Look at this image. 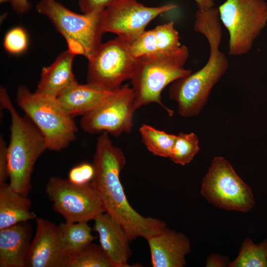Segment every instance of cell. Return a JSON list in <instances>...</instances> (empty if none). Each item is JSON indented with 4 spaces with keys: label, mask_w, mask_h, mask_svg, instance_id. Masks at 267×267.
Segmentation results:
<instances>
[{
    "label": "cell",
    "mask_w": 267,
    "mask_h": 267,
    "mask_svg": "<svg viewBox=\"0 0 267 267\" xmlns=\"http://www.w3.org/2000/svg\"><path fill=\"white\" fill-rule=\"evenodd\" d=\"M114 0H79L78 4L83 13L104 10Z\"/></svg>",
    "instance_id": "83f0119b"
},
{
    "label": "cell",
    "mask_w": 267,
    "mask_h": 267,
    "mask_svg": "<svg viewBox=\"0 0 267 267\" xmlns=\"http://www.w3.org/2000/svg\"><path fill=\"white\" fill-rule=\"evenodd\" d=\"M201 193L209 202L227 210L245 212L255 205L251 187L221 156L213 159L203 179Z\"/></svg>",
    "instance_id": "ba28073f"
},
{
    "label": "cell",
    "mask_w": 267,
    "mask_h": 267,
    "mask_svg": "<svg viewBox=\"0 0 267 267\" xmlns=\"http://www.w3.org/2000/svg\"><path fill=\"white\" fill-rule=\"evenodd\" d=\"M153 267H183L190 251L189 239L183 233L166 227L146 239Z\"/></svg>",
    "instance_id": "5bb4252c"
},
{
    "label": "cell",
    "mask_w": 267,
    "mask_h": 267,
    "mask_svg": "<svg viewBox=\"0 0 267 267\" xmlns=\"http://www.w3.org/2000/svg\"><path fill=\"white\" fill-rule=\"evenodd\" d=\"M54 211L67 222H88L105 212L102 202L90 181L76 184L69 179L52 177L45 188Z\"/></svg>",
    "instance_id": "9c48e42d"
},
{
    "label": "cell",
    "mask_w": 267,
    "mask_h": 267,
    "mask_svg": "<svg viewBox=\"0 0 267 267\" xmlns=\"http://www.w3.org/2000/svg\"><path fill=\"white\" fill-rule=\"evenodd\" d=\"M116 89L107 90L88 83H77L57 98L70 115L83 116L107 100Z\"/></svg>",
    "instance_id": "d6986e66"
},
{
    "label": "cell",
    "mask_w": 267,
    "mask_h": 267,
    "mask_svg": "<svg viewBox=\"0 0 267 267\" xmlns=\"http://www.w3.org/2000/svg\"><path fill=\"white\" fill-rule=\"evenodd\" d=\"M123 151L103 132L98 137L93 159L94 175L91 182L105 210L123 228L130 240L147 239L166 227L165 222L144 217L130 204L120 179L126 165Z\"/></svg>",
    "instance_id": "6da1fadb"
},
{
    "label": "cell",
    "mask_w": 267,
    "mask_h": 267,
    "mask_svg": "<svg viewBox=\"0 0 267 267\" xmlns=\"http://www.w3.org/2000/svg\"><path fill=\"white\" fill-rule=\"evenodd\" d=\"M16 99L26 116L42 134L47 149L60 151L75 139L78 129L73 117L57 98L32 93L22 85L18 88Z\"/></svg>",
    "instance_id": "8992f818"
},
{
    "label": "cell",
    "mask_w": 267,
    "mask_h": 267,
    "mask_svg": "<svg viewBox=\"0 0 267 267\" xmlns=\"http://www.w3.org/2000/svg\"><path fill=\"white\" fill-rule=\"evenodd\" d=\"M36 10L50 20L74 54L83 55L89 60L102 44L104 10L78 14L56 0H40Z\"/></svg>",
    "instance_id": "5b68a950"
},
{
    "label": "cell",
    "mask_w": 267,
    "mask_h": 267,
    "mask_svg": "<svg viewBox=\"0 0 267 267\" xmlns=\"http://www.w3.org/2000/svg\"><path fill=\"white\" fill-rule=\"evenodd\" d=\"M230 267H267V239L259 244L246 238L236 258L228 264Z\"/></svg>",
    "instance_id": "cb8c5ba5"
},
{
    "label": "cell",
    "mask_w": 267,
    "mask_h": 267,
    "mask_svg": "<svg viewBox=\"0 0 267 267\" xmlns=\"http://www.w3.org/2000/svg\"><path fill=\"white\" fill-rule=\"evenodd\" d=\"M136 59L129 44L118 37L102 43L89 60L87 82L105 89H116L130 80Z\"/></svg>",
    "instance_id": "30bf717a"
},
{
    "label": "cell",
    "mask_w": 267,
    "mask_h": 267,
    "mask_svg": "<svg viewBox=\"0 0 267 267\" xmlns=\"http://www.w3.org/2000/svg\"><path fill=\"white\" fill-rule=\"evenodd\" d=\"M181 46L179 34L175 28L173 21L145 31L129 44L130 51L135 58L174 51Z\"/></svg>",
    "instance_id": "ac0fdd59"
},
{
    "label": "cell",
    "mask_w": 267,
    "mask_h": 267,
    "mask_svg": "<svg viewBox=\"0 0 267 267\" xmlns=\"http://www.w3.org/2000/svg\"><path fill=\"white\" fill-rule=\"evenodd\" d=\"M200 150L199 140L193 133L177 135L169 159L176 164L184 166L190 163Z\"/></svg>",
    "instance_id": "d4e9b609"
},
{
    "label": "cell",
    "mask_w": 267,
    "mask_h": 267,
    "mask_svg": "<svg viewBox=\"0 0 267 267\" xmlns=\"http://www.w3.org/2000/svg\"><path fill=\"white\" fill-rule=\"evenodd\" d=\"M59 243L63 252L68 257L92 242L96 238L87 222H66L57 225Z\"/></svg>",
    "instance_id": "44dd1931"
},
{
    "label": "cell",
    "mask_w": 267,
    "mask_h": 267,
    "mask_svg": "<svg viewBox=\"0 0 267 267\" xmlns=\"http://www.w3.org/2000/svg\"><path fill=\"white\" fill-rule=\"evenodd\" d=\"M13 9L18 13L23 14L28 11L31 4L28 0H10Z\"/></svg>",
    "instance_id": "f546056e"
},
{
    "label": "cell",
    "mask_w": 267,
    "mask_h": 267,
    "mask_svg": "<svg viewBox=\"0 0 267 267\" xmlns=\"http://www.w3.org/2000/svg\"><path fill=\"white\" fill-rule=\"evenodd\" d=\"M64 267H114L101 246L92 242L68 256Z\"/></svg>",
    "instance_id": "603a6c76"
},
{
    "label": "cell",
    "mask_w": 267,
    "mask_h": 267,
    "mask_svg": "<svg viewBox=\"0 0 267 267\" xmlns=\"http://www.w3.org/2000/svg\"><path fill=\"white\" fill-rule=\"evenodd\" d=\"M177 7L174 4L149 7L136 0H114L103 11V30L117 35L130 44L145 30L158 15Z\"/></svg>",
    "instance_id": "7c38bea8"
},
{
    "label": "cell",
    "mask_w": 267,
    "mask_h": 267,
    "mask_svg": "<svg viewBox=\"0 0 267 267\" xmlns=\"http://www.w3.org/2000/svg\"><path fill=\"white\" fill-rule=\"evenodd\" d=\"M36 223L25 267H64L68 257L61 249L57 225L43 218H37Z\"/></svg>",
    "instance_id": "4fadbf2b"
},
{
    "label": "cell",
    "mask_w": 267,
    "mask_h": 267,
    "mask_svg": "<svg viewBox=\"0 0 267 267\" xmlns=\"http://www.w3.org/2000/svg\"><path fill=\"white\" fill-rule=\"evenodd\" d=\"M7 1H10V0H0V3H4Z\"/></svg>",
    "instance_id": "d6a6232c"
},
{
    "label": "cell",
    "mask_w": 267,
    "mask_h": 267,
    "mask_svg": "<svg viewBox=\"0 0 267 267\" xmlns=\"http://www.w3.org/2000/svg\"><path fill=\"white\" fill-rule=\"evenodd\" d=\"M0 102L2 107L9 112L11 119L7 145L9 185L16 192L27 196L31 190L35 164L47 149L46 141L31 120L18 114L2 87L0 89Z\"/></svg>",
    "instance_id": "7a4b0ae2"
},
{
    "label": "cell",
    "mask_w": 267,
    "mask_h": 267,
    "mask_svg": "<svg viewBox=\"0 0 267 267\" xmlns=\"http://www.w3.org/2000/svg\"><path fill=\"white\" fill-rule=\"evenodd\" d=\"M139 131L142 142L150 152L159 157H170L177 135L146 124L142 125Z\"/></svg>",
    "instance_id": "7402d4cb"
},
{
    "label": "cell",
    "mask_w": 267,
    "mask_h": 267,
    "mask_svg": "<svg viewBox=\"0 0 267 267\" xmlns=\"http://www.w3.org/2000/svg\"><path fill=\"white\" fill-rule=\"evenodd\" d=\"M207 40L210 55L206 64L197 71L175 81L169 88V97L177 103L178 113L183 117L200 113L214 86L228 68V60L220 49L222 38L212 35Z\"/></svg>",
    "instance_id": "277c9868"
},
{
    "label": "cell",
    "mask_w": 267,
    "mask_h": 267,
    "mask_svg": "<svg viewBox=\"0 0 267 267\" xmlns=\"http://www.w3.org/2000/svg\"><path fill=\"white\" fill-rule=\"evenodd\" d=\"M75 55L68 50L63 51L52 64L44 67L35 92L57 98L77 84L72 71Z\"/></svg>",
    "instance_id": "e0dca14e"
},
{
    "label": "cell",
    "mask_w": 267,
    "mask_h": 267,
    "mask_svg": "<svg viewBox=\"0 0 267 267\" xmlns=\"http://www.w3.org/2000/svg\"><path fill=\"white\" fill-rule=\"evenodd\" d=\"M218 8L220 21L229 34L228 54L247 53L267 24V2L226 0Z\"/></svg>",
    "instance_id": "52a82bcc"
},
{
    "label": "cell",
    "mask_w": 267,
    "mask_h": 267,
    "mask_svg": "<svg viewBox=\"0 0 267 267\" xmlns=\"http://www.w3.org/2000/svg\"><path fill=\"white\" fill-rule=\"evenodd\" d=\"M31 201L15 191L10 185H0V229L36 218L30 211Z\"/></svg>",
    "instance_id": "ffe728a7"
},
{
    "label": "cell",
    "mask_w": 267,
    "mask_h": 267,
    "mask_svg": "<svg viewBox=\"0 0 267 267\" xmlns=\"http://www.w3.org/2000/svg\"><path fill=\"white\" fill-rule=\"evenodd\" d=\"M198 9H207L214 7V0H194Z\"/></svg>",
    "instance_id": "1f68e13d"
},
{
    "label": "cell",
    "mask_w": 267,
    "mask_h": 267,
    "mask_svg": "<svg viewBox=\"0 0 267 267\" xmlns=\"http://www.w3.org/2000/svg\"><path fill=\"white\" fill-rule=\"evenodd\" d=\"M189 55L187 47L181 45L174 51L136 58L130 79L135 94V110L155 103L164 108L170 116H173L174 112L162 103L161 93L168 85L192 73L184 68Z\"/></svg>",
    "instance_id": "3957f363"
},
{
    "label": "cell",
    "mask_w": 267,
    "mask_h": 267,
    "mask_svg": "<svg viewBox=\"0 0 267 267\" xmlns=\"http://www.w3.org/2000/svg\"><path fill=\"white\" fill-rule=\"evenodd\" d=\"M28 222L0 229V267H24L30 247Z\"/></svg>",
    "instance_id": "2e32d148"
},
{
    "label": "cell",
    "mask_w": 267,
    "mask_h": 267,
    "mask_svg": "<svg viewBox=\"0 0 267 267\" xmlns=\"http://www.w3.org/2000/svg\"><path fill=\"white\" fill-rule=\"evenodd\" d=\"M3 46L9 54L18 55L24 52L28 46V37L26 31L21 26L8 30L3 39Z\"/></svg>",
    "instance_id": "484cf974"
},
{
    "label": "cell",
    "mask_w": 267,
    "mask_h": 267,
    "mask_svg": "<svg viewBox=\"0 0 267 267\" xmlns=\"http://www.w3.org/2000/svg\"><path fill=\"white\" fill-rule=\"evenodd\" d=\"M134 98L132 88L122 86L104 102L82 116V129L89 134L107 132L115 137L131 133L135 111Z\"/></svg>",
    "instance_id": "8fae6325"
},
{
    "label": "cell",
    "mask_w": 267,
    "mask_h": 267,
    "mask_svg": "<svg viewBox=\"0 0 267 267\" xmlns=\"http://www.w3.org/2000/svg\"><path fill=\"white\" fill-rule=\"evenodd\" d=\"M227 260L224 257L218 255L213 254L208 258L207 267H224L226 264Z\"/></svg>",
    "instance_id": "4dcf8cb0"
},
{
    "label": "cell",
    "mask_w": 267,
    "mask_h": 267,
    "mask_svg": "<svg viewBox=\"0 0 267 267\" xmlns=\"http://www.w3.org/2000/svg\"><path fill=\"white\" fill-rule=\"evenodd\" d=\"M8 175L7 145L2 136L0 137V185L5 183Z\"/></svg>",
    "instance_id": "f1b7e54d"
},
{
    "label": "cell",
    "mask_w": 267,
    "mask_h": 267,
    "mask_svg": "<svg viewBox=\"0 0 267 267\" xmlns=\"http://www.w3.org/2000/svg\"><path fill=\"white\" fill-rule=\"evenodd\" d=\"M94 175L93 165L84 163L73 167L70 171L68 179L76 184H84L92 180Z\"/></svg>",
    "instance_id": "4316f807"
},
{
    "label": "cell",
    "mask_w": 267,
    "mask_h": 267,
    "mask_svg": "<svg viewBox=\"0 0 267 267\" xmlns=\"http://www.w3.org/2000/svg\"><path fill=\"white\" fill-rule=\"evenodd\" d=\"M93 230L99 235L100 245L114 267H129L131 240L121 225L105 212L94 220Z\"/></svg>",
    "instance_id": "9a60e30c"
}]
</instances>
